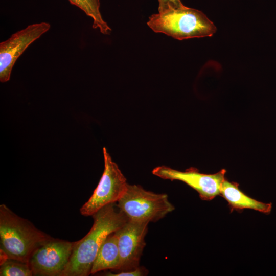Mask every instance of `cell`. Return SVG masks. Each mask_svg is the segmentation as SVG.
Masks as SVG:
<instances>
[{
  "label": "cell",
  "mask_w": 276,
  "mask_h": 276,
  "mask_svg": "<svg viewBox=\"0 0 276 276\" xmlns=\"http://www.w3.org/2000/svg\"><path fill=\"white\" fill-rule=\"evenodd\" d=\"M148 223L128 220L114 232L120 258L119 271H128L139 267L140 258L146 245L145 237Z\"/></svg>",
  "instance_id": "obj_9"
},
{
  "label": "cell",
  "mask_w": 276,
  "mask_h": 276,
  "mask_svg": "<svg viewBox=\"0 0 276 276\" xmlns=\"http://www.w3.org/2000/svg\"><path fill=\"white\" fill-rule=\"evenodd\" d=\"M147 25L154 32L178 40L211 37L217 30L203 12L185 6L152 14Z\"/></svg>",
  "instance_id": "obj_3"
},
{
  "label": "cell",
  "mask_w": 276,
  "mask_h": 276,
  "mask_svg": "<svg viewBox=\"0 0 276 276\" xmlns=\"http://www.w3.org/2000/svg\"><path fill=\"white\" fill-rule=\"evenodd\" d=\"M51 25L41 22L30 25L0 43V81L10 80L12 68L18 58L34 41L47 32Z\"/></svg>",
  "instance_id": "obj_7"
},
{
  "label": "cell",
  "mask_w": 276,
  "mask_h": 276,
  "mask_svg": "<svg viewBox=\"0 0 276 276\" xmlns=\"http://www.w3.org/2000/svg\"><path fill=\"white\" fill-rule=\"evenodd\" d=\"M114 203L108 204L92 215L93 225L81 239L74 242L68 263L61 276H87L93 262L107 237L122 227L128 218Z\"/></svg>",
  "instance_id": "obj_1"
},
{
  "label": "cell",
  "mask_w": 276,
  "mask_h": 276,
  "mask_svg": "<svg viewBox=\"0 0 276 276\" xmlns=\"http://www.w3.org/2000/svg\"><path fill=\"white\" fill-rule=\"evenodd\" d=\"M158 13H163L184 6L180 0H158Z\"/></svg>",
  "instance_id": "obj_14"
},
{
  "label": "cell",
  "mask_w": 276,
  "mask_h": 276,
  "mask_svg": "<svg viewBox=\"0 0 276 276\" xmlns=\"http://www.w3.org/2000/svg\"><path fill=\"white\" fill-rule=\"evenodd\" d=\"M104 169L91 197L80 209L84 216L93 215L104 206L118 202L125 193L126 179L107 151L103 148Z\"/></svg>",
  "instance_id": "obj_5"
},
{
  "label": "cell",
  "mask_w": 276,
  "mask_h": 276,
  "mask_svg": "<svg viewBox=\"0 0 276 276\" xmlns=\"http://www.w3.org/2000/svg\"><path fill=\"white\" fill-rule=\"evenodd\" d=\"M70 3L82 10L93 20V28L99 29L104 35H109L111 28L103 20L100 11V0H68Z\"/></svg>",
  "instance_id": "obj_12"
},
{
  "label": "cell",
  "mask_w": 276,
  "mask_h": 276,
  "mask_svg": "<svg viewBox=\"0 0 276 276\" xmlns=\"http://www.w3.org/2000/svg\"><path fill=\"white\" fill-rule=\"evenodd\" d=\"M74 242L53 238L36 249L29 261L35 276H61L70 260Z\"/></svg>",
  "instance_id": "obj_6"
},
{
  "label": "cell",
  "mask_w": 276,
  "mask_h": 276,
  "mask_svg": "<svg viewBox=\"0 0 276 276\" xmlns=\"http://www.w3.org/2000/svg\"><path fill=\"white\" fill-rule=\"evenodd\" d=\"M1 276H32L28 263L12 259H6L1 263Z\"/></svg>",
  "instance_id": "obj_13"
},
{
  "label": "cell",
  "mask_w": 276,
  "mask_h": 276,
  "mask_svg": "<svg viewBox=\"0 0 276 276\" xmlns=\"http://www.w3.org/2000/svg\"><path fill=\"white\" fill-rule=\"evenodd\" d=\"M53 238L5 204L0 205L1 262L8 258L28 263L34 251Z\"/></svg>",
  "instance_id": "obj_2"
},
{
  "label": "cell",
  "mask_w": 276,
  "mask_h": 276,
  "mask_svg": "<svg viewBox=\"0 0 276 276\" xmlns=\"http://www.w3.org/2000/svg\"><path fill=\"white\" fill-rule=\"evenodd\" d=\"M220 195L227 201L232 211L248 209L266 214L271 211V203H264L250 197L239 189L238 183L226 179L222 184Z\"/></svg>",
  "instance_id": "obj_10"
},
{
  "label": "cell",
  "mask_w": 276,
  "mask_h": 276,
  "mask_svg": "<svg viewBox=\"0 0 276 276\" xmlns=\"http://www.w3.org/2000/svg\"><path fill=\"white\" fill-rule=\"evenodd\" d=\"M117 206L128 220L149 223L158 221L175 209L167 194L155 193L141 186L129 184Z\"/></svg>",
  "instance_id": "obj_4"
},
{
  "label": "cell",
  "mask_w": 276,
  "mask_h": 276,
  "mask_svg": "<svg viewBox=\"0 0 276 276\" xmlns=\"http://www.w3.org/2000/svg\"><path fill=\"white\" fill-rule=\"evenodd\" d=\"M148 273V271L146 268L143 267H138L134 269H131L128 271H122L119 272L113 273L110 272H108L105 274V275L110 276H142L145 275Z\"/></svg>",
  "instance_id": "obj_15"
},
{
  "label": "cell",
  "mask_w": 276,
  "mask_h": 276,
  "mask_svg": "<svg viewBox=\"0 0 276 276\" xmlns=\"http://www.w3.org/2000/svg\"><path fill=\"white\" fill-rule=\"evenodd\" d=\"M120 266L118 239L114 232L107 237L101 246L92 264L90 274L108 269L119 271Z\"/></svg>",
  "instance_id": "obj_11"
},
{
  "label": "cell",
  "mask_w": 276,
  "mask_h": 276,
  "mask_svg": "<svg viewBox=\"0 0 276 276\" xmlns=\"http://www.w3.org/2000/svg\"><path fill=\"white\" fill-rule=\"evenodd\" d=\"M152 173L164 179L182 181L196 190L202 200H211L220 194L226 170L222 169L216 173L208 174L201 173L193 168L180 171L162 166L155 168Z\"/></svg>",
  "instance_id": "obj_8"
}]
</instances>
